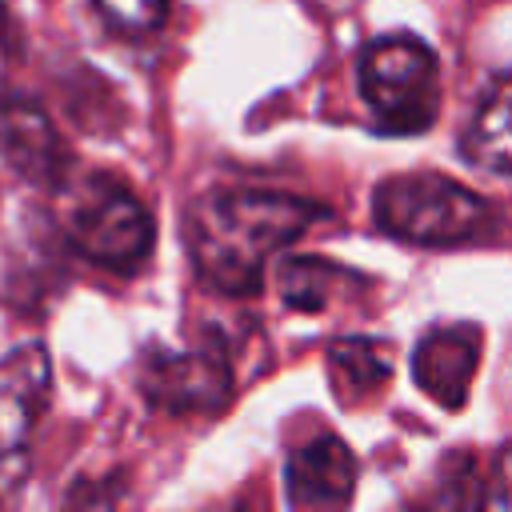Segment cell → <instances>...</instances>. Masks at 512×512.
<instances>
[{"instance_id":"7c38bea8","label":"cell","mask_w":512,"mask_h":512,"mask_svg":"<svg viewBox=\"0 0 512 512\" xmlns=\"http://www.w3.org/2000/svg\"><path fill=\"white\" fill-rule=\"evenodd\" d=\"M276 284L288 308L296 312H324L332 308V300L352 296L356 284H364L360 272L324 260V256H284L276 264Z\"/></svg>"},{"instance_id":"5b68a950","label":"cell","mask_w":512,"mask_h":512,"mask_svg":"<svg viewBox=\"0 0 512 512\" xmlns=\"http://www.w3.org/2000/svg\"><path fill=\"white\" fill-rule=\"evenodd\" d=\"M140 396L160 416H220L232 404L236 376L224 340L196 336L184 348L148 344L136 368Z\"/></svg>"},{"instance_id":"6da1fadb","label":"cell","mask_w":512,"mask_h":512,"mask_svg":"<svg viewBox=\"0 0 512 512\" xmlns=\"http://www.w3.org/2000/svg\"><path fill=\"white\" fill-rule=\"evenodd\" d=\"M316 200L272 188H208L184 208V244L196 280L224 296L260 292L264 268L316 224Z\"/></svg>"},{"instance_id":"277c9868","label":"cell","mask_w":512,"mask_h":512,"mask_svg":"<svg viewBox=\"0 0 512 512\" xmlns=\"http://www.w3.org/2000/svg\"><path fill=\"white\" fill-rule=\"evenodd\" d=\"M356 84L384 136H420L440 116V60L412 32L368 40L356 60Z\"/></svg>"},{"instance_id":"8992f818","label":"cell","mask_w":512,"mask_h":512,"mask_svg":"<svg viewBox=\"0 0 512 512\" xmlns=\"http://www.w3.org/2000/svg\"><path fill=\"white\" fill-rule=\"evenodd\" d=\"M52 396V360L44 344H20L0 360V500H8L32 464V436Z\"/></svg>"},{"instance_id":"7a4b0ae2","label":"cell","mask_w":512,"mask_h":512,"mask_svg":"<svg viewBox=\"0 0 512 512\" xmlns=\"http://www.w3.org/2000/svg\"><path fill=\"white\" fill-rule=\"evenodd\" d=\"M372 220L384 236L416 248H464L484 240L500 212L444 172H396L376 184Z\"/></svg>"},{"instance_id":"3957f363","label":"cell","mask_w":512,"mask_h":512,"mask_svg":"<svg viewBox=\"0 0 512 512\" xmlns=\"http://www.w3.org/2000/svg\"><path fill=\"white\" fill-rule=\"evenodd\" d=\"M64 240L76 256L92 260L112 276H136L156 244V224L144 200L120 184L116 176H84L80 184H64Z\"/></svg>"},{"instance_id":"ba28073f","label":"cell","mask_w":512,"mask_h":512,"mask_svg":"<svg viewBox=\"0 0 512 512\" xmlns=\"http://www.w3.org/2000/svg\"><path fill=\"white\" fill-rule=\"evenodd\" d=\"M480 348L484 332L472 320L456 324H432L412 352V380L416 388L436 400L440 408H464L476 368H480Z\"/></svg>"},{"instance_id":"4fadbf2b","label":"cell","mask_w":512,"mask_h":512,"mask_svg":"<svg viewBox=\"0 0 512 512\" xmlns=\"http://www.w3.org/2000/svg\"><path fill=\"white\" fill-rule=\"evenodd\" d=\"M472 480H484L480 476V460L472 452H452L440 460V472H436V496L432 504L436 508H480L488 504L484 500V488L472 484Z\"/></svg>"},{"instance_id":"8fae6325","label":"cell","mask_w":512,"mask_h":512,"mask_svg":"<svg viewBox=\"0 0 512 512\" xmlns=\"http://www.w3.org/2000/svg\"><path fill=\"white\" fill-rule=\"evenodd\" d=\"M328 380L340 404H364L392 380V344L376 336H336L328 344Z\"/></svg>"},{"instance_id":"52a82bcc","label":"cell","mask_w":512,"mask_h":512,"mask_svg":"<svg viewBox=\"0 0 512 512\" xmlns=\"http://www.w3.org/2000/svg\"><path fill=\"white\" fill-rule=\"evenodd\" d=\"M0 160L32 188L60 192L72 176V152L52 116L16 92H0Z\"/></svg>"},{"instance_id":"9c48e42d","label":"cell","mask_w":512,"mask_h":512,"mask_svg":"<svg viewBox=\"0 0 512 512\" xmlns=\"http://www.w3.org/2000/svg\"><path fill=\"white\" fill-rule=\"evenodd\" d=\"M356 492V456L336 432H316L284 460V496L292 508H344Z\"/></svg>"},{"instance_id":"5bb4252c","label":"cell","mask_w":512,"mask_h":512,"mask_svg":"<svg viewBox=\"0 0 512 512\" xmlns=\"http://www.w3.org/2000/svg\"><path fill=\"white\" fill-rule=\"evenodd\" d=\"M92 8L120 36H148L168 16V0H92Z\"/></svg>"},{"instance_id":"30bf717a","label":"cell","mask_w":512,"mask_h":512,"mask_svg":"<svg viewBox=\"0 0 512 512\" xmlns=\"http://www.w3.org/2000/svg\"><path fill=\"white\" fill-rule=\"evenodd\" d=\"M508 104H512V88H508V72L496 68L480 92V104L472 112V120L460 132V156L492 176H508L512 168V148H508Z\"/></svg>"}]
</instances>
